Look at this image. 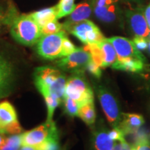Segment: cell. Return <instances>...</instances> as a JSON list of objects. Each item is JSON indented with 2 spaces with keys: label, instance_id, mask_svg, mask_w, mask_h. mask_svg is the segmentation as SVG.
<instances>
[{
  "label": "cell",
  "instance_id": "6da1fadb",
  "mask_svg": "<svg viewBox=\"0 0 150 150\" xmlns=\"http://www.w3.org/2000/svg\"><path fill=\"white\" fill-rule=\"evenodd\" d=\"M4 24L10 27L11 35L20 44L32 46L42 36L41 29L30 15L20 14L14 6L5 11Z\"/></svg>",
  "mask_w": 150,
  "mask_h": 150
},
{
  "label": "cell",
  "instance_id": "ab89813d",
  "mask_svg": "<svg viewBox=\"0 0 150 150\" xmlns=\"http://www.w3.org/2000/svg\"><path fill=\"white\" fill-rule=\"evenodd\" d=\"M147 50L148 52H149V54H150V39H149V40H148V46Z\"/></svg>",
  "mask_w": 150,
  "mask_h": 150
},
{
  "label": "cell",
  "instance_id": "f1b7e54d",
  "mask_svg": "<svg viewBox=\"0 0 150 150\" xmlns=\"http://www.w3.org/2000/svg\"><path fill=\"white\" fill-rule=\"evenodd\" d=\"M76 47L73 44L70 39L67 37V35L64 38L63 40V45H62V52H61V58L65 57L70 55L72 52L76 50Z\"/></svg>",
  "mask_w": 150,
  "mask_h": 150
},
{
  "label": "cell",
  "instance_id": "277c9868",
  "mask_svg": "<svg viewBox=\"0 0 150 150\" xmlns=\"http://www.w3.org/2000/svg\"><path fill=\"white\" fill-rule=\"evenodd\" d=\"M66 35L65 30L53 34L42 35L36 43L38 54L47 60L61 59L63 40Z\"/></svg>",
  "mask_w": 150,
  "mask_h": 150
},
{
  "label": "cell",
  "instance_id": "74e56055",
  "mask_svg": "<svg viewBox=\"0 0 150 150\" xmlns=\"http://www.w3.org/2000/svg\"><path fill=\"white\" fill-rule=\"evenodd\" d=\"M5 135L6 134H2V133L0 132V147L3 145L4 142L5 140H6V138Z\"/></svg>",
  "mask_w": 150,
  "mask_h": 150
},
{
  "label": "cell",
  "instance_id": "9a60e30c",
  "mask_svg": "<svg viewBox=\"0 0 150 150\" xmlns=\"http://www.w3.org/2000/svg\"><path fill=\"white\" fill-rule=\"evenodd\" d=\"M115 142L106 129L100 128L93 133L92 143L94 150H112Z\"/></svg>",
  "mask_w": 150,
  "mask_h": 150
},
{
  "label": "cell",
  "instance_id": "d4e9b609",
  "mask_svg": "<svg viewBox=\"0 0 150 150\" xmlns=\"http://www.w3.org/2000/svg\"><path fill=\"white\" fill-rule=\"evenodd\" d=\"M63 100H64L65 111L67 115L71 117L78 116L80 105L74 99L67 96H64Z\"/></svg>",
  "mask_w": 150,
  "mask_h": 150
},
{
  "label": "cell",
  "instance_id": "8d00e7d4",
  "mask_svg": "<svg viewBox=\"0 0 150 150\" xmlns=\"http://www.w3.org/2000/svg\"><path fill=\"white\" fill-rule=\"evenodd\" d=\"M144 69H145L146 71H147V74H146V79L148 80V82H149V84L150 86V65H145V67Z\"/></svg>",
  "mask_w": 150,
  "mask_h": 150
},
{
  "label": "cell",
  "instance_id": "4fadbf2b",
  "mask_svg": "<svg viewBox=\"0 0 150 150\" xmlns=\"http://www.w3.org/2000/svg\"><path fill=\"white\" fill-rule=\"evenodd\" d=\"M93 12V0H86L76 6V8L69 15L63 22V29L66 31L69 27L79 22L88 20Z\"/></svg>",
  "mask_w": 150,
  "mask_h": 150
},
{
  "label": "cell",
  "instance_id": "d6986e66",
  "mask_svg": "<svg viewBox=\"0 0 150 150\" xmlns=\"http://www.w3.org/2000/svg\"><path fill=\"white\" fill-rule=\"evenodd\" d=\"M99 45L102 50L103 56L102 67L112 66L117 59V56L114 47L111 43L108 42L106 38L104 41L99 43Z\"/></svg>",
  "mask_w": 150,
  "mask_h": 150
},
{
  "label": "cell",
  "instance_id": "7c38bea8",
  "mask_svg": "<svg viewBox=\"0 0 150 150\" xmlns=\"http://www.w3.org/2000/svg\"><path fill=\"white\" fill-rule=\"evenodd\" d=\"M14 81L15 73L12 63L0 54V99L10 95Z\"/></svg>",
  "mask_w": 150,
  "mask_h": 150
},
{
  "label": "cell",
  "instance_id": "5b68a950",
  "mask_svg": "<svg viewBox=\"0 0 150 150\" xmlns=\"http://www.w3.org/2000/svg\"><path fill=\"white\" fill-rule=\"evenodd\" d=\"M97 97L108 122L113 127H117L122 120V112L117 99L112 94L103 86L96 88Z\"/></svg>",
  "mask_w": 150,
  "mask_h": 150
},
{
  "label": "cell",
  "instance_id": "8fae6325",
  "mask_svg": "<svg viewBox=\"0 0 150 150\" xmlns=\"http://www.w3.org/2000/svg\"><path fill=\"white\" fill-rule=\"evenodd\" d=\"M125 17L129 29L135 36L149 38L150 29L144 15L143 9H128L125 11Z\"/></svg>",
  "mask_w": 150,
  "mask_h": 150
},
{
  "label": "cell",
  "instance_id": "d590c367",
  "mask_svg": "<svg viewBox=\"0 0 150 150\" xmlns=\"http://www.w3.org/2000/svg\"><path fill=\"white\" fill-rule=\"evenodd\" d=\"M4 14L5 11H4L2 7L0 6V29H1V26L4 24Z\"/></svg>",
  "mask_w": 150,
  "mask_h": 150
},
{
  "label": "cell",
  "instance_id": "e0dca14e",
  "mask_svg": "<svg viewBox=\"0 0 150 150\" xmlns=\"http://www.w3.org/2000/svg\"><path fill=\"white\" fill-rule=\"evenodd\" d=\"M17 120L18 115L14 106L7 101L0 103V132L6 126Z\"/></svg>",
  "mask_w": 150,
  "mask_h": 150
},
{
  "label": "cell",
  "instance_id": "ffe728a7",
  "mask_svg": "<svg viewBox=\"0 0 150 150\" xmlns=\"http://www.w3.org/2000/svg\"><path fill=\"white\" fill-rule=\"evenodd\" d=\"M78 116L87 125H93L96 119L94 102H91L82 105L79 108Z\"/></svg>",
  "mask_w": 150,
  "mask_h": 150
},
{
  "label": "cell",
  "instance_id": "f35d334b",
  "mask_svg": "<svg viewBox=\"0 0 150 150\" xmlns=\"http://www.w3.org/2000/svg\"><path fill=\"white\" fill-rule=\"evenodd\" d=\"M19 150H37L34 147L32 146H22Z\"/></svg>",
  "mask_w": 150,
  "mask_h": 150
},
{
  "label": "cell",
  "instance_id": "60d3db41",
  "mask_svg": "<svg viewBox=\"0 0 150 150\" xmlns=\"http://www.w3.org/2000/svg\"><path fill=\"white\" fill-rule=\"evenodd\" d=\"M126 1H134V2H139L140 0H126Z\"/></svg>",
  "mask_w": 150,
  "mask_h": 150
},
{
  "label": "cell",
  "instance_id": "5bb4252c",
  "mask_svg": "<svg viewBox=\"0 0 150 150\" xmlns=\"http://www.w3.org/2000/svg\"><path fill=\"white\" fill-rule=\"evenodd\" d=\"M145 123V120L140 114L136 113H122V120L118 126L122 131L124 134H134L138 131Z\"/></svg>",
  "mask_w": 150,
  "mask_h": 150
},
{
  "label": "cell",
  "instance_id": "52a82bcc",
  "mask_svg": "<svg viewBox=\"0 0 150 150\" xmlns=\"http://www.w3.org/2000/svg\"><path fill=\"white\" fill-rule=\"evenodd\" d=\"M66 31L74 35L85 45L98 44L106 39L98 27L89 20H85L71 26Z\"/></svg>",
  "mask_w": 150,
  "mask_h": 150
},
{
  "label": "cell",
  "instance_id": "1f68e13d",
  "mask_svg": "<svg viewBox=\"0 0 150 150\" xmlns=\"http://www.w3.org/2000/svg\"><path fill=\"white\" fill-rule=\"evenodd\" d=\"M148 40H149V39L140 36H134L133 42H134L136 47L138 49L139 51L142 52L145 51V50L147 49Z\"/></svg>",
  "mask_w": 150,
  "mask_h": 150
},
{
  "label": "cell",
  "instance_id": "f546056e",
  "mask_svg": "<svg viewBox=\"0 0 150 150\" xmlns=\"http://www.w3.org/2000/svg\"><path fill=\"white\" fill-rule=\"evenodd\" d=\"M22 129L21 126H20V123H19L18 120H17L14 122H12L9 125L6 126L3 129L1 133L4 134H10V135H14V134H20L22 132Z\"/></svg>",
  "mask_w": 150,
  "mask_h": 150
},
{
  "label": "cell",
  "instance_id": "836d02e7",
  "mask_svg": "<svg viewBox=\"0 0 150 150\" xmlns=\"http://www.w3.org/2000/svg\"><path fill=\"white\" fill-rule=\"evenodd\" d=\"M112 150H132V145H130L126 140L116 141Z\"/></svg>",
  "mask_w": 150,
  "mask_h": 150
},
{
  "label": "cell",
  "instance_id": "ac0fdd59",
  "mask_svg": "<svg viewBox=\"0 0 150 150\" xmlns=\"http://www.w3.org/2000/svg\"><path fill=\"white\" fill-rule=\"evenodd\" d=\"M57 12L58 8L56 5L54 6L31 13L29 15L36 22L41 29L48 22L57 20Z\"/></svg>",
  "mask_w": 150,
  "mask_h": 150
},
{
  "label": "cell",
  "instance_id": "9c48e42d",
  "mask_svg": "<svg viewBox=\"0 0 150 150\" xmlns=\"http://www.w3.org/2000/svg\"><path fill=\"white\" fill-rule=\"evenodd\" d=\"M120 0H93V13L99 21L106 24L114 23L121 17Z\"/></svg>",
  "mask_w": 150,
  "mask_h": 150
},
{
  "label": "cell",
  "instance_id": "8992f818",
  "mask_svg": "<svg viewBox=\"0 0 150 150\" xmlns=\"http://www.w3.org/2000/svg\"><path fill=\"white\" fill-rule=\"evenodd\" d=\"M91 60V56L83 47L76 48L70 55L61 58L56 62L60 70L72 74H84L86 66Z\"/></svg>",
  "mask_w": 150,
  "mask_h": 150
},
{
  "label": "cell",
  "instance_id": "30bf717a",
  "mask_svg": "<svg viewBox=\"0 0 150 150\" xmlns=\"http://www.w3.org/2000/svg\"><path fill=\"white\" fill-rule=\"evenodd\" d=\"M106 39L115 48L117 59L132 58L146 62L145 56L136 47L133 40L120 36H113Z\"/></svg>",
  "mask_w": 150,
  "mask_h": 150
},
{
  "label": "cell",
  "instance_id": "603a6c76",
  "mask_svg": "<svg viewBox=\"0 0 150 150\" xmlns=\"http://www.w3.org/2000/svg\"><path fill=\"white\" fill-rule=\"evenodd\" d=\"M21 146V134H14L6 138L0 150H19Z\"/></svg>",
  "mask_w": 150,
  "mask_h": 150
},
{
  "label": "cell",
  "instance_id": "3957f363",
  "mask_svg": "<svg viewBox=\"0 0 150 150\" xmlns=\"http://www.w3.org/2000/svg\"><path fill=\"white\" fill-rule=\"evenodd\" d=\"M80 105L94 102V93L84 74H73L67 79L65 95Z\"/></svg>",
  "mask_w": 150,
  "mask_h": 150
},
{
  "label": "cell",
  "instance_id": "7402d4cb",
  "mask_svg": "<svg viewBox=\"0 0 150 150\" xmlns=\"http://www.w3.org/2000/svg\"><path fill=\"white\" fill-rule=\"evenodd\" d=\"M74 4V0H60V1L56 5L58 8L57 19L67 16L72 13V11L76 8Z\"/></svg>",
  "mask_w": 150,
  "mask_h": 150
},
{
  "label": "cell",
  "instance_id": "2e32d148",
  "mask_svg": "<svg viewBox=\"0 0 150 150\" xmlns=\"http://www.w3.org/2000/svg\"><path fill=\"white\" fill-rule=\"evenodd\" d=\"M145 62L137 59H117V61L112 65V68L114 70L126 71L132 73H139L144 70Z\"/></svg>",
  "mask_w": 150,
  "mask_h": 150
},
{
  "label": "cell",
  "instance_id": "cb8c5ba5",
  "mask_svg": "<svg viewBox=\"0 0 150 150\" xmlns=\"http://www.w3.org/2000/svg\"><path fill=\"white\" fill-rule=\"evenodd\" d=\"M83 49L88 52L91 56V59L99 66L102 67L103 56L102 50L98 44H88L83 47Z\"/></svg>",
  "mask_w": 150,
  "mask_h": 150
},
{
  "label": "cell",
  "instance_id": "44dd1931",
  "mask_svg": "<svg viewBox=\"0 0 150 150\" xmlns=\"http://www.w3.org/2000/svg\"><path fill=\"white\" fill-rule=\"evenodd\" d=\"M45 100V103L47 105V121L53 120L54 112L55 111L56 108L59 106L61 102V99L59 98L55 95L52 94H47L43 96Z\"/></svg>",
  "mask_w": 150,
  "mask_h": 150
},
{
  "label": "cell",
  "instance_id": "484cf974",
  "mask_svg": "<svg viewBox=\"0 0 150 150\" xmlns=\"http://www.w3.org/2000/svg\"><path fill=\"white\" fill-rule=\"evenodd\" d=\"M61 30H63V24H61L57 20H55L48 22L41 28V34L42 35L53 34L59 32Z\"/></svg>",
  "mask_w": 150,
  "mask_h": 150
},
{
  "label": "cell",
  "instance_id": "7a4b0ae2",
  "mask_svg": "<svg viewBox=\"0 0 150 150\" xmlns=\"http://www.w3.org/2000/svg\"><path fill=\"white\" fill-rule=\"evenodd\" d=\"M33 79L38 91L42 96L52 94L60 99L64 97L67 79L59 69L49 65L36 67Z\"/></svg>",
  "mask_w": 150,
  "mask_h": 150
},
{
  "label": "cell",
  "instance_id": "d6a6232c",
  "mask_svg": "<svg viewBox=\"0 0 150 150\" xmlns=\"http://www.w3.org/2000/svg\"><path fill=\"white\" fill-rule=\"evenodd\" d=\"M108 134H109V136L110 137V138L115 142L125 140V135L124 134L122 131L118 127H114L112 130L108 131Z\"/></svg>",
  "mask_w": 150,
  "mask_h": 150
},
{
  "label": "cell",
  "instance_id": "b9f144b4",
  "mask_svg": "<svg viewBox=\"0 0 150 150\" xmlns=\"http://www.w3.org/2000/svg\"></svg>",
  "mask_w": 150,
  "mask_h": 150
},
{
  "label": "cell",
  "instance_id": "4dcf8cb0",
  "mask_svg": "<svg viewBox=\"0 0 150 150\" xmlns=\"http://www.w3.org/2000/svg\"><path fill=\"white\" fill-rule=\"evenodd\" d=\"M86 70L88 71L90 74L93 75L96 79H100L102 76V70L101 67L95 63L93 60H91L86 66Z\"/></svg>",
  "mask_w": 150,
  "mask_h": 150
},
{
  "label": "cell",
  "instance_id": "4316f807",
  "mask_svg": "<svg viewBox=\"0 0 150 150\" xmlns=\"http://www.w3.org/2000/svg\"><path fill=\"white\" fill-rule=\"evenodd\" d=\"M59 138H50L34 147L37 150H59Z\"/></svg>",
  "mask_w": 150,
  "mask_h": 150
},
{
  "label": "cell",
  "instance_id": "83f0119b",
  "mask_svg": "<svg viewBox=\"0 0 150 150\" xmlns=\"http://www.w3.org/2000/svg\"><path fill=\"white\" fill-rule=\"evenodd\" d=\"M132 150H150V142L146 136H138L132 145Z\"/></svg>",
  "mask_w": 150,
  "mask_h": 150
},
{
  "label": "cell",
  "instance_id": "ba28073f",
  "mask_svg": "<svg viewBox=\"0 0 150 150\" xmlns=\"http://www.w3.org/2000/svg\"><path fill=\"white\" fill-rule=\"evenodd\" d=\"M50 138H59V132L53 120L46 121L40 126L21 134L22 146L35 147Z\"/></svg>",
  "mask_w": 150,
  "mask_h": 150
},
{
  "label": "cell",
  "instance_id": "e575fe53",
  "mask_svg": "<svg viewBox=\"0 0 150 150\" xmlns=\"http://www.w3.org/2000/svg\"><path fill=\"white\" fill-rule=\"evenodd\" d=\"M144 11V15H145V19L147 20V22L148 24V26H149L150 29V4L147 6L146 8L143 10Z\"/></svg>",
  "mask_w": 150,
  "mask_h": 150
}]
</instances>
